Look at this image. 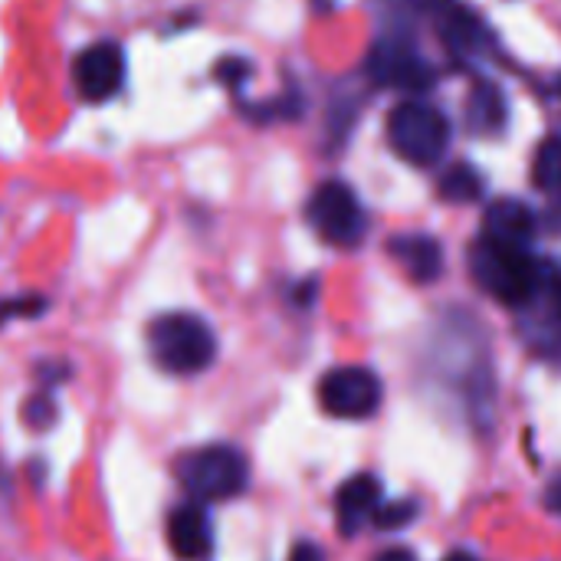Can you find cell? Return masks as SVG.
I'll use <instances>...</instances> for the list:
<instances>
[{
	"label": "cell",
	"mask_w": 561,
	"mask_h": 561,
	"mask_svg": "<svg viewBox=\"0 0 561 561\" xmlns=\"http://www.w3.org/2000/svg\"><path fill=\"white\" fill-rule=\"evenodd\" d=\"M148 352L164 375L194 378L214 365L217 335L194 312H164L148 325Z\"/></svg>",
	"instance_id": "6da1fadb"
},
{
	"label": "cell",
	"mask_w": 561,
	"mask_h": 561,
	"mask_svg": "<svg viewBox=\"0 0 561 561\" xmlns=\"http://www.w3.org/2000/svg\"><path fill=\"white\" fill-rule=\"evenodd\" d=\"M533 178L546 194L561 197V135L546 138L536 151V164H533Z\"/></svg>",
	"instance_id": "2e32d148"
},
{
	"label": "cell",
	"mask_w": 561,
	"mask_h": 561,
	"mask_svg": "<svg viewBox=\"0 0 561 561\" xmlns=\"http://www.w3.org/2000/svg\"><path fill=\"white\" fill-rule=\"evenodd\" d=\"M440 33L457 53H473V49H483L486 43L483 23L467 7H454V3H447L440 13Z\"/></svg>",
	"instance_id": "4fadbf2b"
},
{
	"label": "cell",
	"mask_w": 561,
	"mask_h": 561,
	"mask_svg": "<svg viewBox=\"0 0 561 561\" xmlns=\"http://www.w3.org/2000/svg\"><path fill=\"white\" fill-rule=\"evenodd\" d=\"M23 417H26V424H33V427H46V424L56 417L53 401H49V398H33V401L26 404Z\"/></svg>",
	"instance_id": "ffe728a7"
},
{
	"label": "cell",
	"mask_w": 561,
	"mask_h": 561,
	"mask_svg": "<svg viewBox=\"0 0 561 561\" xmlns=\"http://www.w3.org/2000/svg\"><path fill=\"white\" fill-rule=\"evenodd\" d=\"M214 72H217V79H220L224 85H230V89L237 92V89L253 76V62H250V59H243V56H227V59H220V62H217V69H214Z\"/></svg>",
	"instance_id": "ac0fdd59"
},
{
	"label": "cell",
	"mask_w": 561,
	"mask_h": 561,
	"mask_svg": "<svg viewBox=\"0 0 561 561\" xmlns=\"http://www.w3.org/2000/svg\"><path fill=\"white\" fill-rule=\"evenodd\" d=\"M125 49L118 39H95L72 59V89L82 102H108L125 85Z\"/></svg>",
	"instance_id": "52a82bcc"
},
{
	"label": "cell",
	"mask_w": 561,
	"mask_h": 561,
	"mask_svg": "<svg viewBox=\"0 0 561 561\" xmlns=\"http://www.w3.org/2000/svg\"><path fill=\"white\" fill-rule=\"evenodd\" d=\"M546 510L561 519V473H556L546 486Z\"/></svg>",
	"instance_id": "44dd1931"
},
{
	"label": "cell",
	"mask_w": 561,
	"mask_h": 561,
	"mask_svg": "<svg viewBox=\"0 0 561 561\" xmlns=\"http://www.w3.org/2000/svg\"><path fill=\"white\" fill-rule=\"evenodd\" d=\"M391 256L404 266L414 283H431L444 273V250L434 237L424 233H401L391 240Z\"/></svg>",
	"instance_id": "7c38bea8"
},
{
	"label": "cell",
	"mask_w": 561,
	"mask_h": 561,
	"mask_svg": "<svg viewBox=\"0 0 561 561\" xmlns=\"http://www.w3.org/2000/svg\"><path fill=\"white\" fill-rule=\"evenodd\" d=\"M470 125L480 131V135H493L506 125V99L503 92L493 85V82H480L470 95Z\"/></svg>",
	"instance_id": "5bb4252c"
},
{
	"label": "cell",
	"mask_w": 561,
	"mask_h": 561,
	"mask_svg": "<svg viewBox=\"0 0 561 561\" xmlns=\"http://www.w3.org/2000/svg\"><path fill=\"white\" fill-rule=\"evenodd\" d=\"M368 76L378 85L408 89V92L427 89L434 82L431 62L401 36H385L375 43V49L368 53Z\"/></svg>",
	"instance_id": "ba28073f"
},
{
	"label": "cell",
	"mask_w": 561,
	"mask_h": 561,
	"mask_svg": "<svg viewBox=\"0 0 561 561\" xmlns=\"http://www.w3.org/2000/svg\"><path fill=\"white\" fill-rule=\"evenodd\" d=\"M414 513H417V503H411V500H401V503H391V506H378V513H375V526L391 533V529L408 526V523L414 519Z\"/></svg>",
	"instance_id": "e0dca14e"
},
{
	"label": "cell",
	"mask_w": 561,
	"mask_h": 561,
	"mask_svg": "<svg viewBox=\"0 0 561 561\" xmlns=\"http://www.w3.org/2000/svg\"><path fill=\"white\" fill-rule=\"evenodd\" d=\"M388 141L391 148L417 168H431L444 158L450 141V125L444 112L424 102H404L388 115Z\"/></svg>",
	"instance_id": "277c9868"
},
{
	"label": "cell",
	"mask_w": 561,
	"mask_h": 561,
	"mask_svg": "<svg viewBox=\"0 0 561 561\" xmlns=\"http://www.w3.org/2000/svg\"><path fill=\"white\" fill-rule=\"evenodd\" d=\"M168 546L181 561H204L214 549L210 513L201 500L181 503L168 516Z\"/></svg>",
	"instance_id": "9c48e42d"
},
{
	"label": "cell",
	"mask_w": 561,
	"mask_h": 561,
	"mask_svg": "<svg viewBox=\"0 0 561 561\" xmlns=\"http://www.w3.org/2000/svg\"><path fill=\"white\" fill-rule=\"evenodd\" d=\"M289 561H325V552L312 542H299L293 552H289Z\"/></svg>",
	"instance_id": "7402d4cb"
},
{
	"label": "cell",
	"mask_w": 561,
	"mask_h": 561,
	"mask_svg": "<svg viewBox=\"0 0 561 561\" xmlns=\"http://www.w3.org/2000/svg\"><path fill=\"white\" fill-rule=\"evenodd\" d=\"M483 194V178L473 164H454L444 178H440V197L450 204H473Z\"/></svg>",
	"instance_id": "9a60e30c"
},
{
	"label": "cell",
	"mask_w": 561,
	"mask_h": 561,
	"mask_svg": "<svg viewBox=\"0 0 561 561\" xmlns=\"http://www.w3.org/2000/svg\"><path fill=\"white\" fill-rule=\"evenodd\" d=\"M306 217L325 243L342 247V250L358 247L365 240V230H368V217L362 210V201L342 181L319 184L309 197Z\"/></svg>",
	"instance_id": "5b68a950"
},
{
	"label": "cell",
	"mask_w": 561,
	"mask_h": 561,
	"mask_svg": "<svg viewBox=\"0 0 561 561\" xmlns=\"http://www.w3.org/2000/svg\"><path fill=\"white\" fill-rule=\"evenodd\" d=\"M381 506V483L371 473H358L335 493V523L342 536H355Z\"/></svg>",
	"instance_id": "30bf717a"
},
{
	"label": "cell",
	"mask_w": 561,
	"mask_h": 561,
	"mask_svg": "<svg viewBox=\"0 0 561 561\" xmlns=\"http://www.w3.org/2000/svg\"><path fill=\"white\" fill-rule=\"evenodd\" d=\"M43 312V299H0V325L13 316H36Z\"/></svg>",
	"instance_id": "d6986e66"
},
{
	"label": "cell",
	"mask_w": 561,
	"mask_h": 561,
	"mask_svg": "<svg viewBox=\"0 0 561 561\" xmlns=\"http://www.w3.org/2000/svg\"><path fill=\"white\" fill-rule=\"evenodd\" d=\"M181 483L201 503H227L250 486V463L230 444H210L181 457Z\"/></svg>",
	"instance_id": "3957f363"
},
{
	"label": "cell",
	"mask_w": 561,
	"mask_h": 561,
	"mask_svg": "<svg viewBox=\"0 0 561 561\" xmlns=\"http://www.w3.org/2000/svg\"><path fill=\"white\" fill-rule=\"evenodd\" d=\"M444 561H480L477 556H470V552H454V556H447Z\"/></svg>",
	"instance_id": "d4e9b609"
},
{
	"label": "cell",
	"mask_w": 561,
	"mask_h": 561,
	"mask_svg": "<svg viewBox=\"0 0 561 561\" xmlns=\"http://www.w3.org/2000/svg\"><path fill=\"white\" fill-rule=\"evenodd\" d=\"M381 378L362 365H342L322 375L319 381V404L329 417L339 421H365L381 408Z\"/></svg>",
	"instance_id": "8992f818"
},
{
	"label": "cell",
	"mask_w": 561,
	"mask_h": 561,
	"mask_svg": "<svg viewBox=\"0 0 561 561\" xmlns=\"http://www.w3.org/2000/svg\"><path fill=\"white\" fill-rule=\"evenodd\" d=\"M533 233H536V220H533L526 204L503 197V201H493L486 207V217H483V237L486 240L529 250Z\"/></svg>",
	"instance_id": "8fae6325"
},
{
	"label": "cell",
	"mask_w": 561,
	"mask_h": 561,
	"mask_svg": "<svg viewBox=\"0 0 561 561\" xmlns=\"http://www.w3.org/2000/svg\"><path fill=\"white\" fill-rule=\"evenodd\" d=\"M473 279L503 306H526L542 289V266L523 247H506L493 240H480L470 250Z\"/></svg>",
	"instance_id": "7a4b0ae2"
},
{
	"label": "cell",
	"mask_w": 561,
	"mask_h": 561,
	"mask_svg": "<svg viewBox=\"0 0 561 561\" xmlns=\"http://www.w3.org/2000/svg\"><path fill=\"white\" fill-rule=\"evenodd\" d=\"M375 561H417V559H414V552H408V549H388V552H381Z\"/></svg>",
	"instance_id": "cb8c5ba5"
},
{
	"label": "cell",
	"mask_w": 561,
	"mask_h": 561,
	"mask_svg": "<svg viewBox=\"0 0 561 561\" xmlns=\"http://www.w3.org/2000/svg\"><path fill=\"white\" fill-rule=\"evenodd\" d=\"M385 3H388V7H398V10H414V13L440 7V0H385Z\"/></svg>",
	"instance_id": "603a6c76"
}]
</instances>
